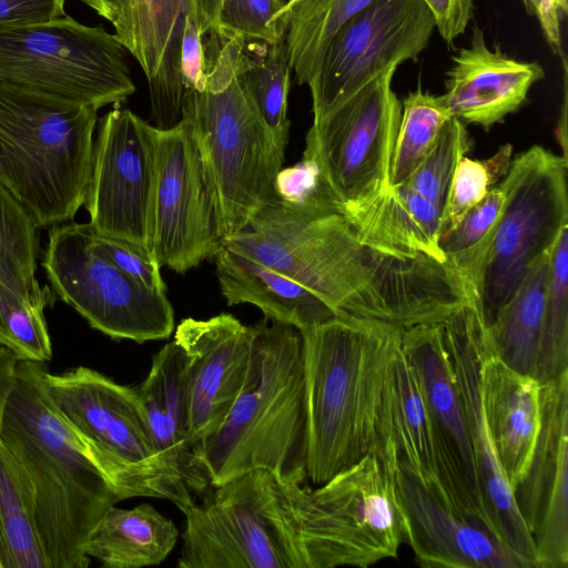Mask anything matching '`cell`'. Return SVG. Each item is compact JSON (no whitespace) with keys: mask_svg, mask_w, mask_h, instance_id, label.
Returning a JSON list of instances; mask_svg holds the SVG:
<instances>
[{"mask_svg":"<svg viewBox=\"0 0 568 568\" xmlns=\"http://www.w3.org/2000/svg\"><path fill=\"white\" fill-rule=\"evenodd\" d=\"M224 245L303 285L336 313L403 328L439 323L469 296L448 264L373 247L338 210L276 199Z\"/></svg>","mask_w":568,"mask_h":568,"instance_id":"6da1fadb","label":"cell"},{"mask_svg":"<svg viewBox=\"0 0 568 568\" xmlns=\"http://www.w3.org/2000/svg\"><path fill=\"white\" fill-rule=\"evenodd\" d=\"M44 363L19 361L4 409L1 442L29 474L49 568H87L84 542L121 497L93 463L45 387Z\"/></svg>","mask_w":568,"mask_h":568,"instance_id":"7a4b0ae2","label":"cell"},{"mask_svg":"<svg viewBox=\"0 0 568 568\" xmlns=\"http://www.w3.org/2000/svg\"><path fill=\"white\" fill-rule=\"evenodd\" d=\"M403 327L339 314L300 331L307 426L306 477L322 485L371 454Z\"/></svg>","mask_w":568,"mask_h":568,"instance_id":"3957f363","label":"cell"},{"mask_svg":"<svg viewBox=\"0 0 568 568\" xmlns=\"http://www.w3.org/2000/svg\"><path fill=\"white\" fill-rule=\"evenodd\" d=\"M253 329L241 394L221 426L193 447L210 487L255 469L268 470L283 483L307 478L300 331L265 317Z\"/></svg>","mask_w":568,"mask_h":568,"instance_id":"277c9868","label":"cell"},{"mask_svg":"<svg viewBox=\"0 0 568 568\" xmlns=\"http://www.w3.org/2000/svg\"><path fill=\"white\" fill-rule=\"evenodd\" d=\"M98 110L0 81V187L39 229L73 221L85 202Z\"/></svg>","mask_w":568,"mask_h":568,"instance_id":"5b68a950","label":"cell"},{"mask_svg":"<svg viewBox=\"0 0 568 568\" xmlns=\"http://www.w3.org/2000/svg\"><path fill=\"white\" fill-rule=\"evenodd\" d=\"M209 36L205 85L185 91L182 118L194 132L227 237L276 200L290 132L270 129L240 87L235 64L243 42Z\"/></svg>","mask_w":568,"mask_h":568,"instance_id":"8992f818","label":"cell"},{"mask_svg":"<svg viewBox=\"0 0 568 568\" xmlns=\"http://www.w3.org/2000/svg\"><path fill=\"white\" fill-rule=\"evenodd\" d=\"M278 484L306 568H366L396 557L405 541L394 473L374 454L315 490L300 483Z\"/></svg>","mask_w":568,"mask_h":568,"instance_id":"52a82bcc","label":"cell"},{"mask_svg":"<svg viewBox=\"0 0 568 568\" xmlns=\"http://www.w3.org/2000/svg\"><path fill=\"white\" fill-rule=\"evenodd\" d=\"M45 387L122 500L163 498L179 509L194 501L190 489L159 456L135 387L120 385L85 366L61 374L47 371Z\"/></svg>","mask_w":568,"mask_h":568,"instance_id":"ba28073f","label":"cell"},{"mask_svg":"<svg viewBox=\"0 0 568 568\" xmlns=\"http://www.w3.org/2000/svg\"><path fill=\"white\" fill-rule=\"evenodd\" d=\"M185 516L180 568H306L277 478L255 469L211 486Z\"/></svg>","mask_w":568,"mask_h":568,"instance_id":"9c48e42d","label":"cell"},{"mask_svg":"<svg viewBox=\"0 0 568 568\" xmlns=\"http://www.w3.org/2000/svg\"><path fill=\"white\" fill-rule=\"evenodd\" d=\"M129 51L115 34L71 17L0 28V81L98 109L135 92Z\"/></svg>","mask_w":568,"mask_h":568,"instance_id":"30bf717a","label":"cell"},{"mask_svg":"<svg viewBox=\"0 0 568 568\" xmlns=\"http://www.w3.org/2000/svg\"><path fill=\"white\" fill-rule=\"evenodd\" d=\"M505 204L473 291L489 325L568 227L567 158L534 145L501 180Z\"/></svg>","mask_w":568,"mask_h":568,"instance_id":"8fae6325","label":"cell"},{"mask_svg":"<svg viewBox=\"0 0 568 568\" xmlns=\"http://www.w3.org/2000/svg\"><path fill=\"white\" fill-rule=\"evenodd\" d=\"M397 67L389 65L345 100L314 116L303 158L311 160L341 213L390 187L402 103L393 91Z\"/></svg>","mask_w":568,"mask_h":568,"instance_id":"7c38bea8","label":"cell"},{"mask_svg":"<svg viewBox=\"0 0 568 568\" xmlns=\"http://www.w3.org/2000/svg\"><path fill=\"white\" fill-rule=\"evenodd\" d=\"M90 223L50 227L41 265L55 296L113 339H165L174 311L165 292L151 291L118 268L94 244Z\"/></svg>","mask_w":568,"mask_h":568,"instance_id":"4fadbf2b","label":"cell"},{"mask_svg":"<svg viewBox=\"0 0 568 568\" xmlns=\"http://www.w3.org/2000/svg\"><path fill=\"white\" fill-rule=\"evenodd\" d=\"M158 129V128H156ZM217 197L190 122L156 130L151 251L159 265L185 273L224 247Z\"/></svg>","mask_w":568,"mask_h":568,"instance_id":"5bb4252c","label":"cell"},{"mask_svg":"<svg viewBox=\"0 0 568 568\" xmlns=\"http://www.w3.org/2000/svg\"><path fill=\"white\" fill-rule=\"evenodd\" d=\"M156 130L119 105L99 120L83 204L97 234L151 250Z\"/></svg>","mask_w":568,"mask_h":568,"instance_id":"9a60e30c","label":"cell"},{"mask_svg":"<svg viewBox=\"0 0 568 568\" xmlns=\"http://www.w3.org/2000/svg\"><path fill=\"white\" fill-rule=\"evenodd\" d=\"M436 28L424 0H372L334 34L308 84L314 116L389 65L416 62Z\"/></svg>","mask_w":568,"mask_h":568,"instance_id":"2e32d148","label":"cell"},{"mask_svg":"<svg viewBox=\"0 0 568 568\" xmlns=\"http://www.w3.org/2000/svg\"><path fill=\"white\" fill-rule=\"evenodd\" d=\"M440 325L456 375L483 505L494 534L531 568H538L532 537L496 456L485 417L481 349L488 326L473 290L467 301Z\"/></svg>","mask_w":568,"mask_h":568,"instance_id":"e0dca14e","label":"cell"},{"mask_svg":"<svg viewBox=\"0 0 568 568\" xmlns=\"http://www.w3.org/2000/svg\"><path fill=\"white\" fill-rule=\"evenodd\" d=\"M402 351L420 383L434 424L438 480L444 498L459 514L495 535L483 505L456 375L440 322L403 328Z\"/></svg>","mask_w":568,"mask_h":568,"instance_id":"ac0fdd59","label":"cell"},{"mask_svg":"<svg viewBox=\"0 0 568 568\" xmlns=\"http://www.w3.org/2000/svg\"><path fill=\"white\" fill-rule=\"evenodd\" d=\"M538 568L568 567V369L541 385V423L528 469L513 491Z\"/></svg>","mask_w":568,"mask_h":568,"instance_id":"d6986e66","label":"cell"},{"mask_svg":"<svg viewBox=\"0 0 568 568\" xmlns=\"http://www.w3.org/2000/svg\"><path fill=\"white\" fill-rule=\"evenodd\" d=\"M174 339L184 361L190 438L197 444L226 418L246 382L254 329L232 314L209 320L185 318Z\"/></svg>","mask_w":568,"mask_h":568,"instance_id":"ffe728a7","label":"cell"},{"mask_svg":"<svg viewBox=\"0 0 568 568\" xmlns=\"http://www.w3.org/2000/svg\"><path fill=\"white\" fill-rule=\"evenodd\" d=\"M405 541L425 568H531L495 535L459 514L440 490L404 470H394Z\"/></svg>","mask_w":568,"mask_h":568,"instance_id":"44dd1931","label":"cell"},{"mask_svg":"<svg viewBox=\"0 0 568 568\" xmlns=\"http://www.w3.org/2000/svg\"><path fill=\"white\" fill-rule=\"evenodd\" d=\"M38 230L0 187V345L19 361L45 363L52 358V344L44 310L57 296L36 276L43 253Z\"/></svg>","mask_w":568,"mask_h":568,"instance_id":"7402d4cb","label":"cell"},{"mask_svg":"<svg viewBox=\"0 0 568 568\" xmlns=\"http://www.w3.org/2000/svg\"><path fill=\"white\" fill-rule=\"evenodd\" d=\"M452 61L443 101L452 116L486 130L516 112L531 85L545 77L538 62L510 58L499 44L490 49L478 26L471 29L469 45Z\"/></svg>","mask_w":568,"mask_h":568,"instance_id":"603a6c76","label":"cell"},{"mask_svg":"<svg viewBox=\"0 0 568 568\" xmlns=\"http://www.w3.org/2000/svg\"><path fill=\"white\" fill-rule=\"evenodd\" d=\"M186 16L182 0H129L114 33L146 77L152 119L160 130L182 120L181 43Z\"/></svg>","mask_w":568,"mask_h":568,"instance_id":"cb8c5ba5","label":"cell"},{"mask_svg":"<svg viewBox=\"0 0 568 568\" xmlns=\"http://www.w3.org/2000/svg\"><path fill=\"white\" fill-rule=\"evenodd\" d=\"M371 454L389 470H404L440 490L434 424L402 344L385 378Z\"/></svg>","mask_w":568,"mask_h":568,"instance_id":"d4e9b609","label":"cell"},{"mask_svg":"<svg viewBox=\"0 0 568 568\" xmlns=\"http://www.w3.org/2000/svg\"><path fill=\"white\" fill-rule=\"evenodd\" d=\"M541 383L503 362L489 331L481 349V389L485 417L496 456L514 491L523 480L541 423Z\"/></svg>","mask_w":568,"mask_h":568,"instance_id":"484cf974","label":"cell"},{"mask_svg":"<svg viewBox=\"0 0 568 568\" xmlns=\"http://www.w3.org/2000/svg\"><path fill=\"white\" fill-rule=\"evenodd\" d=\"M184 361L181 345L173 339L152 357L146 378L135 388L162 462L190 490L203 494L210 484L190 438Z\"/></svg>","mask_w":568,"mask_h":568,"instance_id":"4316f807","label":"cell"},{"mask_svg":"<svg viewBox=\"0 0 568 568\" xmlns=\"http://www.w3.org/2000/svg\"><path fill=\"white\" fill-rule=\"evenodd\" d=\"M215 258L221 292L229 306L253 304L265 318L298 331L339 315L303 285L225 245Z\"/></svg>","mask_w":568,"mask_h":568,"instance_id":"83f0119b","label":"cell"},{"mask_svg":"<svg viewBox=\"0 0 568 568\" xmlns=\"http://www.w3.org/2000/svg\"><path fill=\"white\" fill-rule=\"evenodd\" d=\"M342 214L359 240L373 247L448 264L438 244L442 212L407 183L390 186L368 204Z\"/></svg>","mask_w":568,"mask_h":568,"instance_id":"f1b7e54d","label":"cell"},{"mask_svg":"<svg viewBox=\"0 0 568 568\" xmlns=\"http://www.w3.org/2000/svg\"><path fill=\"white\" fill-rule=\"evenodd\" d=\"M175 524L149 504L111 506L90 531L84 554L106 568H142L163 562L176 545Z\"/></svg>","mask_w":568,"mask_h":568,"instance_id":"f546056e","label":"cell"},{"mask_svg":"<svg viewBox=\"0 0 568 568\" xmlns=\"http://www.w3.org/2000/svg\"><path fill=\"white\" fill-rule=\"evenodd\" d=\"M551 252L529 270L511 298L487 325L498 357L513 369L534 377L547 303Z\"/></svg>","mask_w":568,"mask_h":568,"instance_id":"4dcf8cb0","label":"cell"},{"mask_svg":"<svg viewBox=\"0 0 568 568\" xmlns=\"http://www.w3.org/2000/svg\"><path fill=\"white\" fill-rule=\"evenodd\" d=\"M0 535L3 568H49L37 520L32 480L0 442Z\"/></svg>","mask_w":568,"mask_h":568,"instance_id":"1f68e13d","label":"cell"},{"mask_svg":"<svg viewBox=\"0 0 568 568\" xmlns=\"http://www.w3.org/2000/svg\"><path fill=\"white\" fill-rule=\"evenodd\" d=\"M372 0H287L286 45L298 84L317 75L325 50L336 31Z\"/></svg>","mask_w":568,"mask_h":568,"instance_id":"d6a6232c","label":"cell"},{"mask_svg":"<svg viewBox=\"0 0 568 568\" xmlns=\"http://www.w3.org/2000/svg\"><path fill=\"white\" fill-rule=\"evenodd\" d=\"M293 72L286 39L263 43L262 52H247L241 44L235 75L237 82L266 125L275 132H290L287 98Z\"/></svg>","mask_w":568,"mask_h":568,"instance_id":"836d02e7","label":"cell"},{"mask_svg":"<svg viewBox=\"0 0 568 568\" xmlns=\"http://www.w3.org/2000/svg\"><path fill=\"white\" fill-rule=\"evenodd\" d=\"M452 116L442 95L409 92L402 103V119L394 148L389 184H404L433 146L443 124Z\"/></svg>","mask_w":568,"mask_h":568,"instance_id":"e575fe53","label":"cell"},{"mask_svg":"<svg viewBox=\"0 0 568 568\" xmlns=\"http://www.w3.org/2000/svg\"><path fill=\"white\" fill-rule=\"evenodd\" d=\"M499 183L479 203L469 209L450 229L439 235V248L448 265L471 285L476 282L491 244L505 204Z\"/></svg>","mask_w":568,"mask_h":568,"instance_id":"d590c367","label":"cell"},{"mask_svg":"<svg viewBox=\"0 0 568 568\" xmlns=\"http://www.w3.org/2000/svg\"><path fill=\"white\" fill-rule=\"evenodd\" d=\"M568 227L550 254L549 286L536 378L542 384L568 369Z\"/></svg>","mask_w":568,"mask_h":568,"instance_id":"8d00e7d4","label":"cell"},{"mask_svg":"<svg viewBox=\"0 0 568 568\" xmlns=\"http://www.w3.org/2000/svg\"><path fill=\"white\" fill-rule=\"evenodd\" d=\"M470 149L465 123L449 116L425 159L405 182L443 213L459 160Z\"/></svg>","mask_w":568,"mask_h":568,"instance_id":"74e56055","label":"cell"},{"mask_svg":"<svg viewBox=\"0 0 568 568\" xmlns=\"http://www.w3.org/2000/svg\"><path fill=\"white\" fill-rule=\"evenodd\" d=\"M511 155L513 146L507 143L488 159L473 160L465 155L459 160L442 213V232L453 227L501 182L509 170Z\"/></svg>","mask_w":568,"mask_h":568,"instance_id":"f35d334b","label":"cell"},{"mask_svg":"<svg viewBox=\"0 0 568 568\" xmlns=\"http://www.w3.org/2000/svg\"><path fill=\"white\" fill-rule=\"evenodd\" d=\"M288 13L283 0H223L215 31L244 43H275L286 38Z\"/></svg>","mask_w":568,"mask_h":568,"instance_id":"ab89813d","label":"cell"},{"mask_svg":"<svg viewBox=\"0 0 568 568\" xmlns=\"http://www.w3.org/2000/svg\"><path fill=\"white\" fill-rule=\"evenodd\" d=\"M93 239L97 248L126 275L151 291L165 292L161 266L150 248L95 232Z\"/></svg>","mask_w":568,"mask_h":568,"instance_id":"60d3db41","label":"cell"},{"mask_svg":"<svg viewBox=\"0 0 568 568\" xmlns=\"http://www.w3.org/2000/svg\"><path fill=\"white\" fill-rule=\"evenodd\" d=\"M196 23L186 16L181 43V75L185 91L202 90L206 80V55Z\"/></svg>","mask_w":568,"mask_h":568,"instance_id":"b9f144b4","label":"cell"},{"mask_svg":"<svg viewBox=\"0 0 568 568\" xmlns=\"http://www.w3.org/2000/svg\"><path fill=\"white\" fill-rule=\"evenodd\" d=\"M63 16L64 0H0V28L24 26Z\"/></svg>","mask_w":568,"mask_h":568,"instance_id":"7bdbcfd3","label":"cell"},{"mask_svg":"<svg viewBox=\"0 0 568 568\" xmlns=\"http://www.w3.org/2000/svg\"><path fill=\"white\" fill-rule=\"evenodd\" d=\"M430 9L436 29L447 44L464 34L474 17V0H424Z\"/></svg>","mask_w":568,"mask_h":568,"instance_id":"ee69618b","label":"cell"},{"mask_svg":"<svg viewBox=\"0 0 568 568\" xmlns=\"http://www.w3.org/2000/svg\"><path fill=\"white\" fill-rule=\"evenodd\" d=\"M526 10L534 16L541 28L542 34L551 50L564 57L560 13L561 10L556 0H523Z\"/></svg>","mask_w":568,"mask_h":568,"instance_id":"f6af8a7d","label":"cell"},{"mask_svg":"<svg viewBox=\"0 0 568 568\" xmlns=\"http://www.w3.org/2000/svg\"><path fill=\"white\" fill-rule=\"evenodd\" d=\"M18 357L7 347L0 345V442H1V428L3 422V415L8 397L11 393L16 368L18 365ZM0 562L3 568V546L0 535Z\"/></svg>","mask_w":568,"mask_h":568,"instance_id":"bcb514c9","label":"cell"},{"mask_svg":"<svg viewBox=\"0 0 568 568\" xmlns=\"http://www.w3.org/2000/svg\"><path fill=\"white\" fill-rule=\"evenodd\" d=\"M194 21L202 37L215 31L223 0H192Z\"/></svg>","mask_w":568,"mask_h":568,"instance_id":"7dc6e473","label":"cell"},{"mask_svg":"<svg viewBox=\"0 0 568 568\" xmlns=\"http://www.w3.org/2000/svg\"><path fill=\"white\" fill-rule=\"evenodd\" d=\"M99 16L118 26L124 18L129 0H80Z\"/></svg>","mask_w":568,"mask_h":568,"instance_id":"c3c4849f","label":"cell"},{"mask_svg":"<svg viewBox=\"0 0 568 568\" xmlns=\"http://www.w3.org/2000/svg\"><path fill=\"white\" fill-rule=\"evenodd\" d=\"M560 10H561V13L564 14H567L568 12V0H556Z\"/></svg>","mask_w":568,"mask_h":568,"instance_id":"681fc988","label":"cell"},{"mask_svg":"<svg viewBox=\"0 0 568 568\" xmlns=\"http://www.w3.org/2000/svg\"><path fill=\"white\" fill-rule=\"evenodd\" d=\"M0 568H2V567H1V562H0Z\"/></svg>","mask_w":568,"mask_h":568,"instance_id":"f907efd6","label":"cell"},{"mask_svg":"<svg viewBox=\"0 0 568 568\" xmlns=\"http://www.w3.org/2000/svg\"><path fill=\"white\" fill-rule=\"evenodd\" d=\"M283 1H287V0H283Z\"/></svg>","mask_w":568,"mask_h":568,"instance_id":"816d5d0a","label":"cell"}]
</instances>
